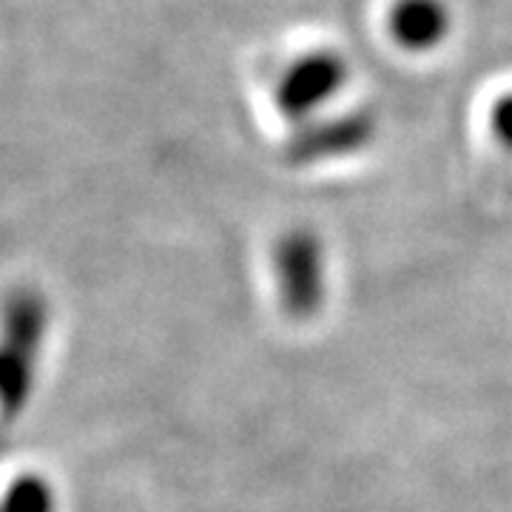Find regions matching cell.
Masks as SVG:
<instances>
[{
    "label": "cell",
    "instance_id": "cell-2",
    "mask_svg": "<svg viewBox=\"0 0 512 512\" xmlns=\"http://www.w3.org/2000/svg\"><path fill=\"white\" fill-rule=\"evenodd\" d=\"M279 302L293 319H311L328 296V256L325 245L308 228H296L279 239L274 254Z\"/></svg>",
    "mask_w": 512,
    "mask_h": 512
},
{
    "label": "cell",
    "instance_id": "cell-5",
    "mask_svg": "<svg viewBox=\"0 0 512 512\" xmlns=\"http://www.w3.org/2000/svg\"><path fill=\"white\" fill-rule=\"evenodd\" d=\"M0 512H57L52 481L37 473H23L3 490Z\"/></svg>",
    "mask_w": 512,
    "mask_h": 512
},
{
    "label": "cell",
    "instance_id": "cell-1",
    "mask_svg": "<svg viewBox=\"0 0 512 512\" xmlns=\"http://www.w3.org/2000/svg\"><path fill=\"white\" fill-rule=\"evenodd\" d=\"M49 299L35 288H15L0 305V416L26 410L37 379V362L49 336Z\"/></svg>",
    "mask_w": 512,
    "mask_h": 512
},
{
    "label": "cell",
    "instance_id": "cell-6",
    "mask_svg": "<svg viewBox=\"0 0 512 512\" xmlns=\"http://www.w3.org/2000/svg\"><path fill=\"white\" fill-rule=\"evenodd\" d=\"M490 128H493L495 140L512 151V94H504V97H498L493 103Z\"/></svg>",
    "mask_w": 512,
    "mask_h": 512
},
{
    "label": "cell",
    "instance_id": "cell-4",
    "mask_svg": "<svg viewBox=\"0 0 512 512\" xmlns=\"http://www.w3.org/2000/svg\"><path fill=\"white\" fill-rule=\"evenodd\" d=\"M450 6L444 0H396L390 9V35L407 52H430L450 35Z\"/></svg>",
    "mask_w": 512,
    "mask_h": 512
},
{
    "label": "cell",
    "instance_id": "cell-3",
    "mask_svg": "<svg viewBox=\"0 0 512 512\" xmlns=\"http://www.w3.org/2000/svg\"><path fill=\"white\" fill-rule=\"evenodd\" d=\"M345 77V60L333 52L302 57L279 83V106L288 111V117H308L311 111L328 106L345 86Z\"/></svg>",
    "mask_w": 512,
    "mask_h": 512
}]
</instances>
